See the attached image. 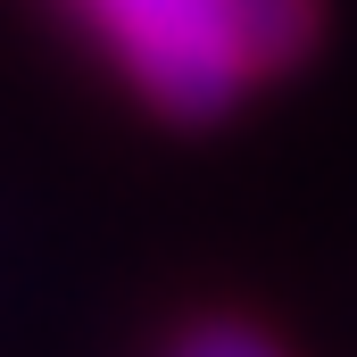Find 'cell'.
<instances>
[{"instance_id":"2","label":"cell","mask_w":357,"mask_h":357,"mask_svg":"<svg viewBox=\"0 0 357 357\" xmlns=\"http://www.w3.org/2000/svg\"><path fill=\"white\" fill-rule=\"evenodd\" d=\"M167 357H282V349L266 333H250V324H191Z\"/></svg>"},{"instance_id":"1","label":"cell","mask_w":357,"mask_h":357,"mask_svg":"<svg viewBox=\"0 0 357 357\" xmlns=\"http://www.w3.org/2000/svg\"><path fill=\"white\" fill-rule=\"evenodd\" d=\"M167 116H216L250 75L299 59L316 0H75Z\"/></svg>"}]
</instances>
